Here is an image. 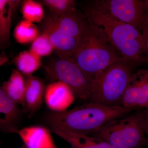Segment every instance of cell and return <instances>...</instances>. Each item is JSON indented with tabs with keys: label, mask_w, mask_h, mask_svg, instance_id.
I'll return each instance as SVG.
<instances>
[{
	"label": "cell",
	"mask_w": 148,
	"mask_h": 148,
	"mask_svg": "<svg viewBox=\"0 0 148 148\" xmlns=\"http://www.w3.org/2000/svg\"><path fill=\"white\" fill-rule=\"evenodd\" d=\"M14 62L18 71L25 76L32 75L42 66L41 57L30 50L21 52Z\"/></svg>",
	"instance_id": "e0dca14e"
},
{
	"label": "cell",
	"mask_w": 148,
	"mask_h": 148,
	"mask_svg": "<svg viewBox=\"0 0 148 148\" xmlns=\"http://www.w3.org/2000/svg\"><path fill=\"white\" fill-rule=\"evenodd\" d=\"M145 116V130L146 135L148 137V109H147V111L145 114H144Z\"/></svg>",
	"instance_id": "603a6c76"
},
{
	"label": "cell",
	"mask_w": 148,
	"mask_h": 148,
	"mask_svg": "<svg viewBox=\"0 0 148 148\" xmlns=\"http://www.w3.org/2000/svg\"><path fill=\"white\" fill-rule=\"evenodd\" d=\"M26 148H58L54 143L50 131L45 127H26L17 132Z\"/></svg>",
	"instance_id": "7c38bea8"
},
{
	"label": "cell",
	"mask_w": 148,
	"mask_h": 148,
	"mask_svg": "<svg viewBox=\"0 0 148 148\" xmlns=\"http://www.w3.org/2000/svg\"><path fill=\"white\" fill-rule=\"evenodd\" d=\"M41 2L48 8L51 14L58 16L76 10L75 1L74 0H43Z\"/></svg>",
	"instance_id": "ffe728a7"
},
{
	"label": "cell",
	"mask_w": 148,
	"mask_h": 148,
	"mask_svg": "<svg viewBox=\"0 0 148 148\" xmlns=\"http://www.w3.org/2000/svg\"><path fill=\"white\" fill-rule=\"evenodd\" d=\"M20 1L0 0V44L1 47L9 44L12 13Z\"/></svg>",
	"instance_id": "2e32d148"
},
{
	"label": "cell",
	"mask_w": 148,
	"mask_h": 148,
	"mask_svg": "<svg viewBox=\"0 0 148 148\" xmlns=\"http://www.w3.org/2000/svg\"><path fill=\"white\" fill-rule=\"evenodd\" d=\"M131 110L123 106L89 102L69 110L51 112L46 121L51 129L90 136L112 120L126 116Z\"/></svg>",
	"instance_id": "7a4b0ae2"
},
{
	"label": "cell",
	"mask_w": 148,
	"mask_h": 148,
	"mask_svg": "<svg viewBox=\"0 0 148 148\" xmlns=\"http://www.w3.org/2000/svg\"><path fill=\"white\" fill-rule=\"evenodd\" d=\"M39 35L36 25L25 20H22L17 24L14 32V38L21 44L32 43Z\"/></svg>",
	"instance_id": "ac0fdd59"
},
{
	"label": "cell",
	"mask_w": 148,
	"mask_h": 148,
	"mask_svg": "<svg viewBox=\"0 0 148 148\" xmlns=\"http://www.w3.org/2000/svg\"><path fill=\"white\" fill-rule=\"evenodd\" d=\"M98 3L118 20L135 27L141 33L147 14L145 1L99 0Z\"/></svg>",
	"instance_id": "ba28073f"
},
{
	"label": "cell",
	"mask_w": 148,
	"mask_h": 148,
	"mask_svg": "<svg viewBox=\"0 0 148 148\" xmlns=\"http://www.w3.org/2000/svg\"><path fill=\"white\" fill-rule=\"evenodd\" d=\"M118 53L103 32L87 18L81 39L73 56L81 69L95 81L112 64L126 61Z\"/></svg>",
	"instance_id": "3957f363"
},
{
	"label": "cell",
	"mask_w": 148,
	"mask_h": 148,
	"mask_svg": "<svg viewBox=\"0 0 148 148\" xmlns=\"http://www.w3.org/2000/svg\"><path fill=\"white\" fill-rule=\"evenodd\" d=\"M86 21L85 14L77 10L60 16L51 14L44 18L42 33L49 38L58 58L73 57Z\"/></svg>",
	"instance_id": "277c9868"
},
{
	"label": "cell",
	"mask_w": 148,
	"mask_h": 148,
	"mask_svg": "<svg viewBox=\"0 0 148 148\" xmlns=\"http://www.w3.org/2000/svg\"><path fill=\"white\" fill-rule=\"evenodd\" d=\"M51 79L67 85L75 97L81 100L90 99L95 81L81 69L73 57L54 59L45 67Z\"/></svg>",
	"instance_id": "52a82bcc"
},
{
	"label": "cell",
	"mask_w": 148,
	"mask_h": 148,
	"mask_svg": "<svg viewBox=\"0 0 148 148\" xmlns=\"http://www.w3.org/2000/svg\"><path fill=\"white\" fill-rule=\"evenodd\" d=\"M145 1L147 6V14L141 31V34L143 37L145 56L148 63V0Z\"/></svg>",
	"instance_id": "7402d4cb"
},
{
	"label": "cell",
	"mask_w": 148,
	"mask_h": 148,
	"mask_svg": "<svg viewBox=\"0 0 148 148\" xmlns=\"http://www.w3.org/2000/svg\"><path fill=\"white\" fill-rule=\"evenodd\" d=\"M52 132L71 146V148H116L108 143L88 135H78L51 129Z\"/></svg>",
	"instance_id": "5bb4252c"
},
{
	"label": "cell",
	"mask_w": 148,
	"mask_h": 148,
	"mask_svg": "<svg viewBox=\"0 0 148 148\" xmlns=\"http://www.w3.org/2000/svg\"><path fill=\"white\" fill-rule=\"evenodd\" d=\"M132 64L121 61L112 64L95 80L90 102L109 107L122 106L123 98L133 72Z\"/></svg>",
	"instance_id": "5b68a950"
},
{
	"label": "cell",
	"mask_w": 148,
	"mask_h": 148,
	"mask_svg": "<svg viewBox=\"0 0 148 148\" xmlns=\"http://www.w3.org/2000/svg\"><path fill=\"white\" fill-rule=\"evenodd\" d=\"M122 106L130 110L142 108L148 109V69H140L132 74Z\"/></svg>",
	"instance_id": "9c48e42d"
},
{
	"label": "cell",
	"mask_w": 148,
	"mask_h": 148,
	"mask_svg": "<svg viewBox=\"0 0 148 148\" xmlns=\"http://www.w3.org/2000/svg\"><path fill=\"white\" fill-rule=\"evenodd\" d=\"M88 20L103 32L119 55L132 64L147 63L142 34L129 24L118 20L98 3L85 9Z\"/></svg>",
	"instance_id": "6da1fadb"
},
{
	"label": "cell",
	"mask_w": 148,
	"mask_h": 148,
	"mask_svg": "<svg viewBox=\"0 0 148 148\" xmlns=\"http://www.w3.org/2000/svg\"><path fill=\"white\" fill-rule=\"evenodd\" d=\"M17 103L0 88V113L3 117L0 119V127L2 131L17 133L18 130L16 124L21 114V110Z\"/></svg>",
	"instance_id": "4fadbf2b"
},
{
	"label": "cell",
	"mask_w": 148,
	"mask_h": 148,
	"mask_svg": "<svg viewBox=\"0 0 148 148\" xmlns=\"http://www.w3.org/2000/svg\"><path fill=\"white\" fill-rule=\"evenodd\" d=\"M29 50L41 57L50 55L54 48L48 36L42 33L32 43Z\"/></svg>",
	"instance_id": "44dd1931"
},
{
	"label": "cell",
	"mask_w": 148,
	"mask_h": 148,
	"mask_svg": "<svg viewBox=\"0 0 148 148\" xmlns=\"http://www.w3.org/2000/svg\"><path fill=\"white\" fill-rule=\"evenodd\" d=\"M7 61V58L6 57H5V56H2V57H1V65H3V64H4Z\"/></svg>",
	"instance_id": "cb8c5ba5"
},
{
	"label": "cell",
	"mask_w": 148,
	"mask_h": 148,
	"mask_svg": "<svg viewBox=\"0 0 148 148\" xmlns=\"http://www.w3.org/2000/svg\"><path fill=\"white\" fill-rule=\"evenodd\" d=\"M90 136L101 139L116 148H139L147 136L144 114L139 112L112 120Z\"/></svg>",
	"instance_id": "8992f818"
},
{
	"label": "cell",
	"mask_w": 148,
	"mask_h": 148,
	"mask_svg": "<svg viewBox=\"0 0 148 148\" xmlns=\"http://www.w3.org/2000/svg\"><path fill=\"white\" fill-rule=\"evenodd\" d=\"M24 112L32 117L42 106L45 88L42 81L32 75L25 76Z\"/></svg>",
	"instance_id": "8fae6325"
},
{
	"label": "cell",
	"mask_w": 148,
	"mask_h": 148,
	"mask_svg": "<svg viewBox=\"0 0 148 148\" xmlns=\"http://www.w3.org/2000/svg\"><path fill=\"white\" fill-rule=\"evenodd\" d=\"M73 91L66 84L57 81L46 87L44 99L48 108L54 112L67 110L75 101Z\"/></svg>",
	"instance_id": "30bf717a"
},
{
	"label": "cell",
	"mask_w": 148,
	"mask_h": 148,
	"mask_svg": "<svg viewBox=\"0 0 148 148\" xmlns=\"http://www.w3.org/2000/svg\"><path fill=\"white\" fill-rule=\"evenodd\" d=\"M25 87V79L23 75L19 71L13 69L8 80L3 83L1 87L10 98L22 106L24 112Z\"/></svg>",
	"instance_id": "9a60e30c"
},
{
	"label": "cell",
	"mask_w": 148,
	"mask_h": 148,
	"mask_svg": "<svg viewBox=\"0 0 148 148\" xmlns=\"http://www.w3.org/2000/svg\"><path fill=\"white\" fill-rule=\"evenodd\" d=\"M21 12L24 20L32 23H40L45 18L42 4L33 0L23 1Z\"/></svg>",
	"instance_id": "d6986e66"
}]
</instances>
